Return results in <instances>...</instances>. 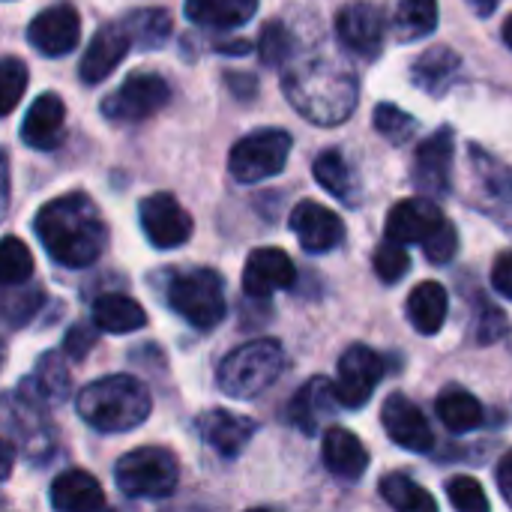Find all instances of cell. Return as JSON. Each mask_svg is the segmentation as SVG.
Wrapping results in <instances>:
<instances>
[{
	"mask_svg": "<svg viewBox=\"0 0 512 512\" xmlns=\"http://www.w3.org/2000/svg\"><path fill=\"white\" fill-rule=\"evenodd\" d=\"M291 231L300 240V246L306 252H312V255L333 252L345 240L342 219L333 210H327L324 204H315V201H300L291 210Z\"/></svg>",
	"mask_w": 512,
	"mask_h": 512,
	"instance_id": "2e32d148",
	"label": "cell"
},
{
	"mask_svg": "<svg viewBox=\"0 0 512 512\" xmlns=\"http://www.w3.org/2000/svg\"><path fill=\"white\" fill-rule=\"evenodd\" d=\"M3 363H6V345L0 342V369H3Z\"/></svg>",
	"mask_w": 512,
	"mask_h": 512,
	"instance_id": "f907efd6",
	"label": "cell"
},
{
	"mask_svg": "<svg viewBox=\"0 0 512 512\" xmlns=\"http://www.w3.org/2000/svg\"><path fill=\"white\" fill-rule=\"evenodd\" d=\"M24 399L36 402L39 408L45 405H60L72 393V378L60 354H45L36 363V372L21 384L18 390Z\"/></svg>",
	"mask_w": 512,
	"mask_h": 512,
	"instance_id": "603a6c76",
	"label": "cell"
},
{
	"mask_svg": "<svg viewBox=\"0 0 512 512\" xmlns=\"http://www.w3.org/2000/svg\"><path fill=\"white\" fill-rule=\"evenodd\" d=\"M447 498L459 512H489V498L483 486L471 477H453L447 483Z\"/></svg>",
	"mask_w": 512,
	"mask_h": 512,
	"instance_id": "60d3db41",
	"label": "cell"
},
{
	"mask_svg": "<svg viewBox=\"0 0 512 512\" xmlns=\"http://www.w3.org/2000/svg\"><path fill=\"white\" fill-rule=\"evenodd\" d=\"M462 69V57L447 48V45H435L429 51H423L414 66H411V78L420 90L432 93V96H441L444 90H450V84L456 81Z\"/></svg>",
	"mask_w": 512,
	"mask_h": 512,
	"instance_id": "d4e9b609",
	"label": "cell"
},
{
	"mask_svg": "<svg viewBox=\"0 0 512 512\" xmlns=\"http://www.w3.org/2000/svg\"><path fill=\"white\" fill-rule=\"evenodd\" d=\"M6 213H9V159L0 150V222L6 219Z\"/></svg>",
	"mask_w": 512,
	"mask_h": 512,
	"instance_id": "f6af8a7d",
	"label": "cell"
},
{
	"mask_svg": "<svg viewBox=\"0 0 512 512\" xmlns=\"http://www.w3.org/2000/svg\"><path fill=\"white\" fill-rule=\"evenodd\" d=\"M132 48V36L129 30L123 27V21H111L105 24L87 45L84 57H81V66H78V75L84 84H99L105 81L117 66L120 60L129 54Z\"/></svg>",
	"mask_w": 512,
	"mask_h": 512,
	"instance_id": "ac0fdd59",
	"label": "cell"
},
{
	"mask_svg": "<svg viewBox=\"0 0 512 512\" xmlns=\"http://www.w3.org/2000/svg\"><path fill=\"white\" fill-rule=\"evenodd\" d=\"M387 237L408 246L423 243L432 264H447L459 249V234L429 198H411L387 213Z\"/></svg>",
	"mask_w": 512,
	"mask_h": 512,
	"instance_id": "277c9868",
	"label": "cell"
},
{
	"mask_svg": "<svg viewBox=\"0 0 512 512\" xmlns=\"http://www.w3.org/2000/svg\"><path fill=\"white\" fill-rule=\"evenodd\" d=\"M258 9V0H186V15L195 24L231 30L246 24Z\"/></svg>",
	"mask_w": 512,
	"mask_h": 512,
	"instance_id": "f546056e",
	"label": "cell"
},
{
	"mask_svg": "<svg viewBox=\"0 0 512 512\" xmlns=\"http://www.w3.org/2000/svg\"><path fill=\"white\" fill-rule=\"evenodd\" d=\"M294 279H297L294 261H291L282 249L264 246V249H255V252L246 258L243 291H246L249 297H255V300H264V297H270L273 291L291 288Z\"/></svg>",
	"mask_w": 512,
	"mask_h": 512,
	"instance_id": "d6986e66",
	"label": "cell"
},
{
	"mask_svg": "<svg viewBox=\"0 0 512 512\" xmlns=\"http://www.w3.org/2000/svg\"><path fill=\"white\" fill-rule=\"evenodd\" d=\"M282 90L288 102L318 126L345 123L360 96L357 72L348 66V60L321 48L306 54L294 51L288 57L282 66Z\"/></svg>",
	"mask_w": 512,
	"mask_h": 512,
	"instance_id": "6da1fadb",
	"label": "cell"
},
{
	"mask_svg": "<svg viewBox=\"0 0 512 512\" xmlns=\"http://www.w3.org/2000/svg\"><path fill=\"white\" fill-rule=\"evenodd\" d=\"M471 180H474V204L498 219L504 228H512V168L483 147L471 144Z\"/></svg>",
	"mask_w": 512,
	"mask_h": 512,
	"instance_id": "30bf717a",
	"label": "cell"
},
{
	"mask_svg": "<svg viewBox=\"0 0 512 512\" xmlns=\"http://www.w3.org/2000/svg\"><path fill=\"white\" fill-rule=\"evenodd\" d=\"M258 54L264 66H285L288 57L294 54V33L288 30L285 21H267L258 39Z\"/></svg>",
	"mask_w": 512,
	"mask_h": 512,
	"instance_id": "8d00e7d4",
	"label": "cell"
},
{
	"mask_svg": "<svg viewBox=\"0 0 512 512\" xmlns=\"http://www.w3.org/2000/svg\"><path fill=\"white\" fill-rule=\"evenodd\" d=\"M384 357L366 345H351L339 360L336 399L345 408H363L384 378Z\"/></svg>",
	"mask_w": 512,
	"mask_h": 512,
	"instance_id": "7c38bea8",
	"label": "cell"
},
{
	"mask_svg": "<svg viewBox=\"0 0 512 512\" xmlns=\"http://www.w3.org/2000/svg\"><path fill=\"white\" fill-rule=\"evenodd\" d=\"M78 36H81V18H78V9L69 3H57L51 9H42L27 27L30 45L45 57L69 54L78 45Z\"/></svg>",
	"mask_w": 512,
	"mask_h": 512,
	"instance_id": "9a60e30c",
	"label": "cell"
},
{
	"mask_svg": "<svg viewBox=\"0 0 512 512\" xmlns=\"http://www.w3.org/2000/svg\"><path fill=\"white\" fill-rule=\"evenodd\" d=\"M312 171H315V180L333 198H339L345 204H357V198H360V180H357L354 168L348 165V159L342 156V150H324L315 159Z\"/></svg>",
	"mask_w": 512,
	"mask_h": 512,
	"instance_id": "83f0119b",
	"label": "cell"
},
{
	"mask_svg": "<svg viewBox=\"0 0 512 512\" xmlns=\"http://www.w3.org/2000/svg\"><path fill=\"white\" fill-rule=\"evenodd\" d=\"M453 159H456L453 129L450 126H441L414 153V165H411L414 186L426 198H444L453 189Z\"/></svg>",
	"mask_w": 512,
	"mask_h": 512,
	"instance_id": "8fae6325",
	"label": "cell"
},
{
	"mask_svg": "<svg viewBox=\"0 0 512 512\" xmlns=\"http://www.w3.org/2000/svg\"><path fill=\"white\" fill-rule=\"evenodd\" d=\"M123 27L129 30L132 36V45L135 48H159L168 42L171 36V15L159 6H150V9H135L123 18Z\"/></svg>",
	"mask_w": 512,
	"mask_h": 512,
	"instance_id": "d6a6232c",
	"label": "cell"
},
{
	"mask_svg": "<svg viewBox=\"0 0 512 512\" xmlns=\"http://www.w3.org/2000/svg\"><path fill=\"white\" fill-rule=\"evenodd\" d=\"M468 3H471V9H474L480 18H486V15H492V12L498 9L501 0H468Z\"/></svg>",
	"mask_w": 512,
	"mask_h": 512,
	"instance_id": "c3c4849f",
	"label": "cell"
},
{
	"mask_svg": "<svg viewBox=\"0 0 512 512\" xmlns=\"http://www.w3.org/2000/svg\"><path fill=\"white\" fill-rule=\"evenodd\" d=\"M381 498H384L393 510L399 512L438 510V501H435L426 489H420L411 477H405V474H387V477L381 480Z\"/></svg>",
	"mask_w": 512,
	"mask_h": 512,
	"instance_id": "836d02e7",
	"label": "cell"
},
{
	"mask_svg": "<svg viewBox=\"0 0 512 512\" xmlns=\"http://www.w3.org/2000/svg\"><path fill=\"white\" fill-rule=\"evenodd\" d=\"M66 105L57 93H42L24 114L21 141L33 150H54L63 141Z\"/></svg>",
	"mask_w": 512,
	"mask_h": 512,
	"instance_id": "ffe728a7",
	"label": "cell"
},
{
	"mask_svg": "<svg viewBox=\"0 0 512 512\" xmlns=\"http://www.w3.org/2000/svg\"><path fill=\"white\" fill-rule=\"evenodd\" d=\"M381 423H384V432L390 435V441L402 450H411V453H426L432 450L435 444V435H432V426L429 420L423 417V411L405 399V396H390L381 408Z\"/></svg>",
	"mask_w": 512,
	"mask_h": 512,
	"instance_id": "e0dca14e",
	"label": "cell"
},
{
	"mask_svg": "<svg viewBox=\"0 0 512 512\" xmlns=\"http://www.w3.org/2000/svg\"><path fill=\"white\" fill-rule=\"evenodd\" d=\"M51 507L60 512H93L105 507V495L87 471H66L51 486Z\"/></svg>",
	"mask_w": 512,
	"mask_h": 512,
	"instance_id": "484cf974",
	"label": "cell"
},
{
	"mask_svg": "<svg viewBox=\"0 0 512 512\" xmlns=\"http://www.w3.org/2000/svg\"><path fill=\"white\" fill-rule=\"evenodd\" d=\"M33 276V255L18 237L0 240V285L30 282Z\"/></svg>",
	"mask_w": 512,
	"mask_h": 512,
	"instance_id": "d590c367",
	"label": "cell"
},
{
	"mask_svg": "<svg viewBox=\"0 0 512 512\" xmlns=\"http://www.w3.org/2000/svg\"><path fill=\"white\" fill-rule=\"evenodd\" d=\"M78 414L99 432H129L150 417V393L132 375H108L78 393Z\"/></svg>",
	"mask_w": 512,
	"mask_h": 512,
	"instance_id": "3957f363",
	"label": "cell"
},
{
	"mask_svg": "<svg viewBox=\"0 0 512 512\" xmlns=\"http://www.w3.org/2000/svg\"><path fill=\"white\" fill-rule=\"evenodd\" d=\"M336 36L345 51H351L357 57H378L384 48V36H387L384 12L375 3L354 0L345 9H339Z\"/></svg>",
	"mask_w": 512,
	"mask_h": 512,
	"instance_id": "4fadbf2b",
	"label": "cell"
},
{
	"mask_svg": "<svg viewBox=\"0 0 512 512\" xmlns=\"http://www.w3.org/2000/svg\"><path fill=\"white\" fill-rule=\"evenodd\" d=\"M447 312H450V297L447 288L438 282H420L408 297V318L414 330L423 336H435L444 327Z\"/></svg>",
	"mask_w": 512,
	"mask_h": 512,
	"instance_id": "4316f807",
	"label": "cell"
},
{
	"mask_svg": "<svg viewBox=\"0 0 512 512\" xmlns=\"http://www.w3.org/2000/svg\"><path fill=\"white\" fill-rule=\"evenodd\" d=\"M336 405H339V399H336V384H330L327 378H312V381H306V384L297 390V396L291 399V405H288V420H291L300 432L315 435V432L321 429V423H324L327 417H333Z\"/></svg>",
	"mask_w": 512,
	"mask_h": 512,
	"instance_id": "7402d4cb",
	"label": "cell"
},
{
	"mask_svg": "<svg viewBox=\"0 0 512 512\" xmlns=\"http://www.w3.org/2000/svg\"><path fill=\"white\" fill-rule=\"evenodd\" d=\"M504 327H507L504 312L489 306V303H483L480 315H477V342H495L504 333Z\"/></svg>",
	"mask_w": 512,
	"mask_h": 512,
	"instance_id": "b9f144b4",
	"label": "cell"
},
{
	"mask_svg": "<svg viewBox=\"0 0 512 512\" xmlns=\"http://www.w3.org/2000/svg\"><path fill=\"white\" fill-rule=\"evenodd\" d=\"M198 432L207 441V447H213L225 459H234L249 447L258 426L249 417H237L231 411H207L198 420Z\"/></svg>",
	"mask_w": 512,
	"mask_h": 512,
	"instance_id": "44dd1931",
	"label": "cell"
},
{
	"mask_svg": "<svg viewBox=\"0 0 512 512\" xmlns=\"http://www.w3.org/2000/svg\"><path fill=\"white\" fill-rule=\"evenodd\" d=\"M90 345H93V336L87 330H72L66 336V354L69 357H84L90 351Z\"/></svg>",
	"mask_w": 512,
	"mask_h": 512,
	"instance_id": "ee69618b",
	"label": "cell"
},
{
	"mask_svg": "<svg viewBox=\"0 0 512 512\" xmlns=\"http://www.w3.org/2000/svg\"><path fill=\"white\" fill-rule=\"evenodd\" d=\"M171 99V87L156 72H135L129 75L111 96L102 102V114L114 123H141L162 111Z\"/></svg>",
	"mask_w": 512,
	"mask_h": 512,
	"instance_id": "9c48e42d",
	"label": "cell"
},
{
	"mask_svg": "<svg viewBox=\"0 0 512 512\" xmlns=\"http://www.w3.org/2000/svg\"><path fill=\"white\" fill-rule=\"evenodd\" d=\"M285 369V351L276 339H258L240 345L219 363V390L231 399H255L279 381Z\"/></svg>",
	"mask_w": 512,
	"mask_h": 512,
	"instance_id": "5b68a950",
	"label": "cell"
},
{
	"mask_svg": "<svg viewBox=\"0 0 512 512\" xmlns=\"http://www.w3.org/2000/svg\"><path fill=\"white\" fill-rule=\"evenodd\" d=\"M12 465H15V450L9 441L0 438V480H6L12 474Z\"/></svg>",
	"mask_w": 512,
	"mask_h": 512,
	"instance_id": "7dc6e473",
	"label": "cell"
},
{
	"mask_svg": "<svg viewBox=\"0 0 512 512\" xmlns=\"http://www.w3.org/2000/svg\"><path fill=\"white\" fill-rule=\"evenodd\" d=\"M42 306V291L36 285L18 282V285H0V321L9 327L27 324Z\"/></svg>",
	"mask_w": 512,
	"mask_h": 512,
	"instance_id": "e575fe53",
	"label": "cell"
},
{
	"mask_svg": "<svg viewBox=\"0 0 512 512\" xmlns=\"http://www.w3.org/2000/svg\"><path fill=\"white\" fill-rule=\"evenodd\" d=\"M408 267H411V258H408L405 246L387 237L375 252V273L381 276V282L396 285L408 273Z\"/></svg>",
	"mask_w": 512,
	"mask_h": 512,
	"instance_id": "ab89813d",
	"label": "cell"
},
{
	"mask_svg": "<svg viewBox=\"0 0 512 512\" xmlns=\"http://www.w3.org/2000/svg\"><path fill=\"white\" fill-rule=\"evenodd\" d=\"M321 456H324L327 471L342 477V480H357L369 468V453H366L363 441L348 429H330L324 435Z\"/></svg>",
	"mask_w": 512,
	"mask_h": 512,
	"instance_id": "cb8c5ba5",
	"label": "cell"
},
{
	"mask_svg": "<svg viewBox=\"0 0 512 512\" xmlns=\"http://www.w3.org/2000/svg\"><path fill=\"white\" fill-rule=\"evenodd\" d=\"M291 144L294 141L285 129L252 132L231 147L228 171L237 183H261L267 177H276L288 162Z\"/></svg>",
	"mask_w": 512,
	"mask_h": 512,
	"instance_id": "ba28073f",
	"label": "cell"
},
{
	"mask_svg": "<svg viewBox=\"0 0 512 512\" xmlns=\"http://www.w3.org/2000/svg\"><path fill=\"white\" fill-rule=\"evenodd\" d=\"M27 90V66L18 57L0 60V117L12 114Z\"/></svg>",
	"mask_w": 512,
	"mask_h": 512,
	"instance_id": "f35d334b",
	"label": "cell"
},
{
	"mask_svg": "<svg viewBox=\"0 0 512 512\" xmlns=\"http://www.w3.org/2000/svg\"><path fill=\"white\" fill-rule=\"evenodd\" d=\"M504 42L512 48V15L507 18V24H504Z\"/></svg>",
	"mask_w": 512,
	"mask_h": 512,
	"instance_id": "681fc988",
	"label": "cell"
},
{
	"mask_svg": "<svg viewBox=\"0 0 512 512\" xmlns=\"http://www.w3.org/2000/svg\"><path fill=\"white\" fill-rule=\"evenodd\" d=\"M438 27V0H396L393 33L399 42H417Z\"/></svg>",
	"mask_w": 512,
	"mask_h": 512,
	"instance_id": "4dcf8cb0",
	"label": "cell"
},
{
	"mask_svg": "<svg viewBox=\"0 0 512 512\" xmlns=\"http://www.w3.org/2000/svg\"><path fill=\"white\" fill-rule=\"evenodd\" d=\"M438 417L450 432L462 435V432H471V429H477L483 423V405L468 390L450 387L438 399Z\"/></svg>",
	"mask_w": 512,
	"mask_h": 512,
	"instance_id": "1f68e13d",
	"label": "cell"
},
{
	"mask_svg": "<svg viewBox=\"0 0 512 512\" xmlns=\"http://www.w3.org/2000/svg\"><path fill=\"white\" fill-rule=\"evenodd\" d=\"M498 489H501V495L507 498V504L512 507V450L498 465Z\"/></svg>",
	"mask_w": 512,
	"mask_h": 512,
	"instance_id": "bcb514c9",
	"label": "cell"
},
{
	"mask_svg": "<svg viewBox=\"0 0 512 512\" xmlns=\"http://www.w3.org/2000/svg\"><path fill=\"white\" fill-rule=\"evenodd\" d=\"M168 306L198 330H213L225 318V282L216 270L198 267L168 282Z\"/></svg>",
	"mask_w": 512,
	"mask_h": 512,
	"instance_id": "8992f818",
	"label": "cell"
},
{
	"mask_svg": "<svg viewBox=\"0 0 512 512\" xmlns=\"http://www.w3.org/2000/svg\"><path fill=\"white\" fill-rule=\"evenodd\" d=\"M492 288H495L501 297L512 300V249L510 252H504V255L495 261V267H492Z\"/></svg>",
	"mask_w": 512,
	"mask_h": 512,
	"instance_id": "7bdbcfd3",
	"label": "cell"
},
{
	"mask_svg": "<svg viewBox=\"0 0 512 512\" xmlns=\"http://www.w3.org/2000/svg\"><path fill=\"white\" fill-rule=\"evenodd\" d=\"M36 237L63 267H90L99 261L108 228L99 207L84 192L60 195L36 213Z\"/></svg>",
	"mask_w": 512,
	"mask_h": 512,
	"instance_id": "7a4b0ae2",
	"label": "cell"
},
{
	"mask_svg": "<svg viewBox=\"0 0 512 512\" xmlns=\"http://www.w3.org/2000/svg\"><path fill=\"white\" fill-rule=\"evenodd\" d=\"M138 213H141V228L156 249H177L192 237V228H195L192 216L168 192H156L144 198Z\"/></svg>",
	"mask_w": 512,
	"mask_h": 512,
	"instance_id": "5bb4252c",
	"label": "cell"
},
{
	"mask_svg": "<svg viewBox=\"0 0 512 512\" xmlns=\"http://www.w3.org/2000/svg\"><path fill=\"white\" fill-rule=\"evenodd\" d=\"M375 129H378L390 144L402 147V144H408V141L417 135V120H414L408 111H402V108H396V105H390V102H381V105L375 108Z\"/></svg>",
	"mask_w": 512,
	"mask_h": 512,
	"instance_id": "74e56055",
	"label": "cell"
},
{
	"mask_svg": "<svg viewBox=\"0 0 512 512\" xmlns=\"http://www.w3.org/2000/svg\"><path fill=\"white\" fill-rule=\"evenodd\" d=\"M93 324L105 333H135L147 324V312L123 294H105L93 303Z\"/></svg>",
	"mask_w": 512,
	"mask_h": 512,
	"instance_id": "f1b7e54d",
	"label": "cell"
},
{
	"mask_svg": "<svg viewBox=\"0 0 512 512\" xmlns=\"http://www.w3.org/2000/svg\"><path fill=\"white\" fill-rule=\"evenodd\" d=\"M114 480L126 498H168L177 489L180 480V465L174 453L165 447H138L126 453L117 468Z\"/></svg>",
	"mask_w": 512,
	"mask_h": 512,
	"instance_id": "52a82bcc",
	"label": "cell"
}]
</instances>
